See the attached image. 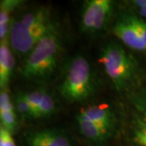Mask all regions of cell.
Segmentation results:
<instances>
[{"label": "cell", "instance_id": "cell-15", "mask_svg": "<svg viewBox=\"0 0 146 146\" xmlns=\"http://www.w3.org/2000/svg\"><path fill=\"white\" fill-rule=\"evenodd\" d=\"M46 92L42 90H35V91H32L29 93L25 94L28 102L31 106L32 110H33V118L34 119H37L39 106Z\"/></svg>", "mask_w": 146, "mask_h": 146}, {"label": "cell", "instance_id": "cell-14", "mask_svg": "<svg viewBox=\"0 0 146 146\" xmlns=\"http://www.w3.org/2000/svg\"><path fill=\"white\" fill-rule=\"evenodd\" d=\"M54 110H55L54 101L50 94L46 93L42 98L40 106H39L37 118L49 117L50 115H51L54 113Z\"/></svg>", "mask_w": 146, "mask_h": 146}, {"label": "cell", "instance_id": "cell-11", "mask_svg": "<svg viewBox=\"0 0 146 146\" xmlns=\"http://www.w3.org/2000/svg\"><path fill=\"white\" fill-rule=\"evenodd\" d=\"M0 119L1 126L12 134L16 127V115L10 97L5 91L0 95Z\"/></svg>", "mask_w": 146, "mask_h": 146}, {"label": "cell", "instance_id": "cell-17", "mask_svg": "<svg viewBox=\"0 0 146 146\" xmlns=\"http://www.w3.org/2000/svg\"><path fill=\"white\" fill-rule=\"evenodd\" d=\"M0 146H16L11 133L2 126L0 128Z\"/></svg>", "mask_w": 146, "mask_h": 146}, {"label": "cell", "instance_id": "cell-3", "mask_svg": "<svg viewBox=\"0 0 146 146\" xmlns=\"http://www.w3.org/2000/svg\"><path fill=\"white\" fill-rule=\"evenodd\" d=\"M94 85L91 68L88 60L83 56L73 57L68 63L62 83L60 94L72 102H80L93 94Z\"/></svg>", "mask_w": 146, "mask_h": 146}, {"label": "cell", "instance_id": "cell-5", "mask_svg": "<svg viewBox=\"0 0 146 146\" xmlns=\"http://www.w3.org/2000/svg\"><path fill=\"white\" fill-rule=\"evenodd\" d=\"M112 11L110 0H89L81 13V29L86 33H98L104 29Z\"/></svg>", "mask_w": 146, "mask_h": 146}, {"label": "cell", "instance_id": "cell-6", "mask_svg": "<svg viewBox=\"0 0 146 146\" xmlns=\"http://www.w3.org/2000/svg\"><path fill=\"white\" fill-rule=\"evenodd\" d=\"M141 18L133 14H123L115 22L113 32L127 46L136 51H146L140 29Z\"/></svg>", "mask_w": 146, "mask_h": 146}, {"label": "cell", "instance_id": "cell-9", "mask_svg": "<svg viewBox=\"0 0 146 146\" xmlns=\"http://www.w3.org/2000/svg\"><path fill=\"white\" fill-rule=\"evenodd\" d=\"M30 146H70L68 137L57 129L36 131L27 137Z\"/></svg>", "mask_w": 146, "mask_h": 146}, {"label": "cell", "instance_id": "cell-4", "mask_svg": "<svg viewBox=\"0 0 146 146\" xmlns=\"http://www.w3.org/2000/svg\"><path fill=\"white\" fill-rule=\"evenodd\" d=\"M99 62L106 76L119 91L125 90L136 74V63L120 45L114 42L102 48Z\"/></svg>", "mask_w": 146, "mask_h": 146}, {"label": "cell", "instance_id": "cell-12", "mask_svg": "<svg viewBox=\"0 0 146 146\" xmlns=\"http://www.w3.org/2000/svg\"><path fill=\"white\" fill-rule=\"evenodd\" d=\"M79 128L84 136L94 142H102L109 137L112 131L94 123L76 116Z\"/></svg>", "mask_w": 146, "mask_h": 146}, {"label": "cell", "instance_id": "cell-1", "mask_svg": "<svg viewBox=\"0 0 146 146\" xmlns=\"http://www.w3.org/2000/svg\"><path fill=\"white\" fill-rule=\"evenodd\" d=\"M59 50V36L52 25L29 53L23 76L29 80L49 77L56 68Z\"/></svg>", "mask_w": 146, "mask_h": 146}, {"label": "cell", "instance_id": "cell-7", "mask_svg": "<svg viewBox=\"0 0 146 146\" xmlns=\"http://www.w3.org/2000/svg\"><path fill=\"white\" fill-rule=\"evenodd\" d=\"M134 106L131 124L133 141L146 146V91L136 98Z\"/></svg>", "mask_w": 146, "mask_h": 146}, {"label": "cell", "instance_id": "cell-16", "mask_svg": "<svg viewBox=\"0 0 146 146\" xmlns=\"http://www.w3.org/2000/svg\"><path fill=\"white\" fill-rule=\"evenodd\" d=\"M16 109L22 118H33L31 106L28 102L25 94H18L16 99Z\"/></svg>", "mask_w": 146, "mask_h": 146}, {"label": "cell", "instance_id": "cell-2", "mask_svg": "<svg viewBox=\"0 0 146 146\" xmlns=\"http://www.w3.org/2000/svg\"><path fill=\"white\" fill-rule=\"evenodd\" d=\"M51 26L46 10L41 9L27 13L11 25V47L21 54L30 53Z\"/></svg>", "mask_w": 146, "mask_h": 146}, {"label": "cell", "instance_id": "cell-18", "mask_svg": "<svg viewBox=\"0 0 146 146\" xmlns=\"http://www.w3.org/2000/svg\"><path fill=\"white\" fill-rule=\"evenodd\" d=\"M132 3L136 7H137L139 14L141 17L146 18V0H135Z\"/></svg>", "mask_w": 146, "mask_h": 146}, {"label": "cell", "instance_id": "cell-8", "mask_svg": "<svg viewBox=\"0 0 146 146\" xmlns=\"http://www.w3.org/2000/svg\"><path fill=\"white\" fill-rule=\"evenodd\" d=\"M79 117L90 121L97 125L113 131L116 119L114 113L108 106H93L82 110Z\"/></svg>", "mask_w": 146, "mask_h": 146}, {"label": "cell", "instance_id": "cell-13", "mask_svg": "<svg viewBox=\"0 0 146 146\" xmlns=\"http://www.w3.org/2000/svg\"><path fill=\"white\" fill-rule=\"evenodd\" d=\"M0 9V39L4 42L11 30L10 12L19 4L18 1H2Z\"/></svg>", "mask_w": 146, "mask_h": 146}, {"label": "cell", "instance_id": "cell-10", "mask_svg": "<svg viewBox=\"0 0 146 146\" xmlns=\"http://www.w3.org/2000/svg\"><path fill=\"white\" fill-rule=\"evenodd\" d=\"M15 68V58L6 43L1 42L0 46V87L5 88L10 81Z\"/></svg>", "mask_w": 146, "mask_h": 146}]
</instances>
